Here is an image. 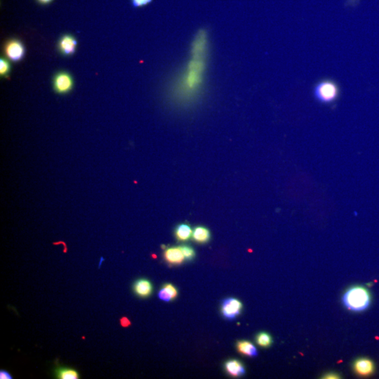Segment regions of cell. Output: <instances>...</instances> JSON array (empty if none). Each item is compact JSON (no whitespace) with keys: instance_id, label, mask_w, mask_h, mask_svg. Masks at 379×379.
<instances>
[{"instance_id":"4fadbf2b","label":"cell","mask_w":379,"mask_h":379,"mask_svg":"<svg viewBox=\"0 0 379 379\" xmlns=\"http://www.w3.org/2000/svg\"><path fill=\"white\" fill-rule=\"evenodd\" d=\"M174 234L179 242H186L193 236V230L189 225L181 223L176 227Z\"/></svg>"},{"instance_id":"d4e9b609","label":"cell","mask_w":379,"mask_h":379,"mask_svg":"<svg viewBox=\"0 0 379 379\" xmlns=\"http://www.w3.org/2000/svg\"><path fill=\"white\" fill-rule=\"evenodd\" d=\"M53 0H38V2L42 4H49Z\"/></svg>"},{"instance_id":"9a60e30c","label":"cell","mask_w":379,"mask_h":379,"mask_svg":"<svg viewBox=\"0 0 379 379\" xmlns=\"http://www.w3.org/2000/svg\"><path fill=\"white\" fill-rule=\"evenodd\" d=\"M55 378L59 379H79L78 371L72 368L57 367L55 369Z\"/></svg>"},{"instance_id":"cb8c5ba5","label":"cell","mask_w":379,"mask_h":379,"mask_svg":"<svg viewBox=\"0 0 379 379\" xmlns=\"http://www.w3.org/2000/svg\"><path fill=\"white\" fill-rule=\"evenodd\" d=\"M120 323H121L122 326L124 327H129L131 325L130 321L127 317L122 318Z\"/></svg>"},{"instance_id":"277c9868","label":"cell","mask_w":379,"mask_h":379,"mask_svg":"<svg viewBox=\"0 0 379 379\" xmlns=\"http://www.w3.org/2000/svg\"><path fill=\"white\" fill-rule=\"evenodd\" d=\"M242 303L236 298H228L222 302L221 312L227 319H234L241 313Z\"/></svg>"},{"instance_id":"ffe728a7","label":"cell","mask_w":379,"mask_h":379,"mask_svg":"<svg viewBox=\"0 0 379 379\" xmlns=\"http://www.w3.org/2000/svg\"><path fill=\"white\" fill-rule=\"evenodd\" d=\"M158 297L160 298L161 300L167 301V302L168 301L172 300L171 296L169 295V294L168 293L163 287H162V289H160V291H159Z\"/></svg>"},{"instance_id":"7a4b0ae2","label":"cell","mask_w":379,"mask_h":379,"mask_svg":"<svg viewBox=\"0 0 379 379\" xmlns=\"http://www.w3.org/2000/svg\"><path fill=\"white\" fill-rule=\"evenodd\" d=\"M205 63L201 59H195L190 62L188 70L184 77L183 85L188 92H195L201 82Z\"/></svg>"},{"instance_id":"3957f363","label":"cell","mask_w":379,"mask_h":379,"mask_svg":"<svg viewBox=\"0 0 379 379\" xmlns=\"http://www.w3.org/2000/svg\"><path fill=\"white\" fill-rule=\"evenodd\" d=\"M339 94L337 84L332 81L325 80L318 83L314 89V97L323 103H330L335 101Z\"/></svg>"},{"instance_id":"d6986e66","label":"cell","mask_w":379,"mask_h":379,"mask_svg":"<svg viewBox=\"0 0 379 379\" xmlns=\"http://www.w3.org/2000/svg\"><path fill=\"white\" fill-rule=\"evenodd\" d=\"M9 70H10V66H9L8 62L5 59H1V60H0V73H1V75H7L9 73Z\"/></svg>"},{"instance_id":"603a6c76","label":"cell","mask_w":379,"mask_h":379,"mask_svg":"<svg viewBox=\"0 0 379 379\" xmlns=\"http://www.w3.org/2000/svg\"><path fill=\"white\" fill-rule=\"evenodd\" d=\"M341 377H339L337 373H328L327 374L325 375V376L323 377V378H340Z\"/></svg>"},{"instance_id":"5b68a950","label":"cell","mask_w":379,"mask_h":379,"mask_svg":"<svg viewBox=\"0 0 379 379\" xmlns=\"http://www.w3.org/2000/svg\"><path fill=\"white\" fill-rule=\"evenodd\" d=\"M55 92L59 94H66L72 90L73 80L71 76L66 73H59L53 81Z\"/></svg>"},{"instance_id":"e0dca14e","label":"cell","mask_w":379,"mask_h":379,"mask_svg":"<svg viewBox=\"0 0 379 379\" xmlns=\"http://www.w3.org/2000/svg\"><path fill=\"white\" fill-rule=\"evenodd\" d=\"M181 249L185 256V259L187 260H193L195 256V251L193 248L190 246H181Z\"/></svg>"},{"instance_id":"9c48e42d","label":"cell","mask_w":379,"mask_h":379,"mask_svg":"<svg viewBox=\"0 0 379 379\" xmlns=\"http://www.w3.org/2000/svg\"><path fill=\"white\" fill-rule=\"evenodd\" d=\"M133 289L138 297L148 298L153 293V286L151 281L146 279H139L134 282Z\"/></svg>"},{"instance_id":"7c38bea8","label":"cell","mask_w":379,"mask_h":379,"mask_svg":"<svg viewBox=\"0 0 379 379\" xmlns=\"http://www.w3.org/2000/svg\"><path fill=\"white\" fill-rule=\"evenodd\" d=\"M237 349L238 352L249 358H254L258 356L256 347L251 342L247 341H240L237 343Z\"/></svg>"},{"instance_id":"8fae6325","label":"cell","mask_w":379,"mask_h":379,"mask_svg":"<svg viewBox=\"0 0 379 379\" xmlns=\"http://www.w3.org/2000/svg\"><path fill=\"white\" fill-rule=\"evenodd\" d=\"M59 49L64 55H71L75 51L77 40L70 35H65L59 42Z\"/></svg>"},{"instance_id":"8992f818","label":"cell","mask_w":379,"mask_h":379,"mask_svg":"<svg viewBox=\"0 0 379 379\" xmlns=\"http://www.w3.org/2000/svg\"><path fill=\"white\" fill-rule=\"evenodd\" d=\"M6 53L9 59L13 62H18L23 58L25 49L23 44L18 40H12L6 46Z\"/></svg>"},{"instance_id":"2e32d148","label":"cell","mask_w":379,"mask_h":379,"mask_svg":"<svg viewBox=\"0 0 379 379\" xmlns=\"http://www.w3.org/2000/svg\"><path fill=\"white\" fill-rule=\"evenodd\" d=\"M256 341L260 347H269L273 343V338L267 332H262L256 336Z\"/></svg>"},{"instance_id":"52a82bcc","label":"cell","mask_w":379,"mask_h":379,"mask_svg":"<svg viewBox=\"0 0 379 379\" xmlns=\"http://www.w3.org/2000/svg\"><path fill=\"white\" fill-rule=\"evenodd\" d=\"M353 368L358 375L362 376H370L374 372L375 366L371 360L367 358H360L354 362Z\"/></svg>"},{"instance_id":"7402d4cb","label":"cell","mask_w":379,"mask_h":379,"mask_svg":"<svg viewBox=\"0 0 379 379\" xmlns=\"http://www.w3.org/2000/svg\"><path fill=\"white\" fill-rule=\"evenodd\" d=\"M0 378L8 379L12 378V376H11L10 373H9L8 371L2 370L1 372H0Z\"/></svg>"},{"instance_id":"ba28073f","label":"cell","mask_w":379,"mask_h":379,"mask_svg":"<svg viewBox=\"0 0 379 379\" xmlns=\"http://www.w3.org/2000/svg\"><path fill=\"white\" fill-rule=\"evenodd\" d=\"M164 259L171 265H180L184 261L185 256L180 247H169L164 253Z\"/></svg>"},{"instance_id":"44dd1931","label":"cell","mask_w":379,"mask_h":379,"mask_svg":"<svg viewBox=\"0 0 379 379\" xmlns=\"http://www.w3.org/2000/svg\"><path fill=\"white\" fill-rule=\"evenodd\" d=\"M152 1L153 0H131V3H132L133 7L137 8V7L146 6L151 3Z\"/></svg>"},{"instance_id":"30bf717a","label":"cell","mask_w":379,"mask_h":379,"mask_svg":"<svg viewBox=\"0 0 379 379\" xmlns=\"http://www.w3.org/2000/svg\"><path fill=\"white\" fill-rule=\"evenodd\" d=\"M225 369L230 376L240 377L245 375V368L238 360H229L225 363Z\"/></svg>"},{"instance_id":"5bb4252c","label":"cell","mask_w":379,"mask_h":379,"mask_svg":"<svg viewBox=\"0 0 379 379\" xmlns=\"http://www.w3.org/2000/svg\"><path fill=\"white\" fill-rule=\"evenodd\" d=\"M193 238L199 244L207 243L211 239L210 230L204 226H197L193 231Z\"/></svg>"},{"instance_id":"ac0fdd59","label":"cell","mask_w":379,"mask_h":379,"mask_svg":"<svg viewBox=\"0 0 379 379\" xmlns=\"http://www.w3.org/2000/svg\"><path fill=\"white\" fill-rule=\"evenodd\" d=\"M162 287H163L164 289H165L166 291L169 294V295L171 296V299H172V300H173V299H175L177 297V296H178V291H177V289H176L175 286L172 285V284H164Z\"/></svg>"},{"instance_id":"6da1fadb","label":"cell","mask_w":379,"mask_h":379,"mask_svg":"<svg viewBox=\"0 0 379 379\" xmlns=\"http://www.w3.org/2000/svg\"><path fill=\"white\" fill-rule=\"evenodd\" d=\"M370 301V294L366 288L361 286L351 287L345 292L343 298V302L347 309L356 312L367 309Z\"/></svg>"}]
</instances>
